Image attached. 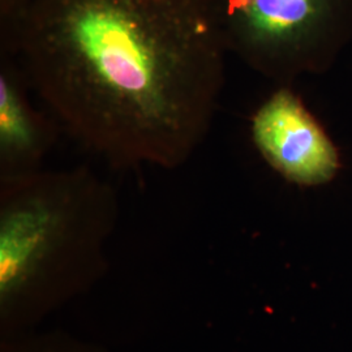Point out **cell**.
<instances>
[{
    "mask_svg": "<svg viewBox=\"0 0 352 352\" xmlns=\"http://www.w3.org/2000/svg\"><path fill=\"white\" fill-rule=\"evenodd\" d=\"M113 186L87 166L0 179L3 338L30 331L106 269Z\"/></svg>",
    "mask_w": 352,
    "mask_h": 352,
    "instance_id": "2",
    "label": "cell"
},
{
    "mask_svg": "<svg viewBox=\"0 0 352 352\" xmlns=\"http://www.w3.org/2000/svg\"><path fill=\"white\" fill-rule=\"evenodd\" d=\"M30 91L19 64L11 55H1L0 179L41 170L60 132L50 113L33 104Z\"/></svg>",
    "mask_w": 352,
    "mask_h": 352,
    "instance_id": "5",
    "label": "cell"
},
{
    "mask_svg": "<svg viewBox=\"0 0 352 352\" xmlns=\"http://www.w3.org/2000/svg\"><path fill=\"white\" fill-rule=\"evenodd\" d=\"M228 52L206 0H28L6 54L56 124L118 168H177L208 138Z\"/></svg>",
    "mask_w": 352,
    "mask_h": 352,
    "instance_id": "1",
    "label": "cell"
},
{
    "mask_svg": "<svg viewBox=\"0 0 352 352\" xmlns=\"http://www.w3.org/2000/svg\"><path fill=\"white\" fill-rule=\"evenodd\" d=\"M13 1H14V6H13L14 14H17V13L20 12V10L25 6V3L28 0H13Z\"/></svg>",
    "mask_w": 352,
    "mask_h": 352,
    "instance_id": "7",
    "label": "cell"
},
{
    "mask_svg": "<svg viewBox=\"0 0 352 352\" xmlns=\"http://www.w3.org/2000/svg\"><path fill=\"white\" fill-rule=\"evenodd\" d=\"M253 145L278 175L299 187H320L340 174V149L291 87H278L251 119Z\"/></svg>",
    "mask_w": 352,
    "mask_h": 352,
    "instance_id": "4",
    "label": "cell"
},
{
    "mask_svg": "<svg viewBox=\"0 0 352 352\" xmlns=\"http://www.w3.org/2000/svg\"><path fill=\"white\" fill-rule=\"evenodd\" d=\"M1 352H104L100 347L76 340L62 331L41 333L30 330L3 338Z\"/></svg>",
    "mask_w": 352,
    "mask_h": 352,
    "instance_id": "6",
    "label": "cell"
},
{
    "mask_svg": "<svg viewBox=\"0 0 352 352\" xmlns=\"http://www.w3.org/2000/svg\"><path fill=\"white\" fill-rule=\"evenodd\" d=\"M228 52L278 87L324 75L352 41V0H223Z\"/></svg>",
    "mask_w": 352,
    "mask_h": 352,
    "instance_id": "3",
    "label": "cell"
}]
</instances>
